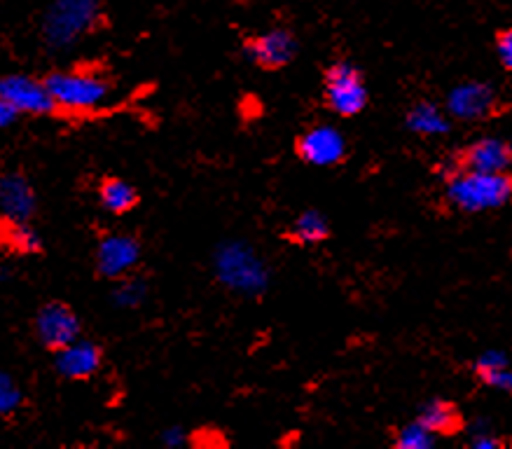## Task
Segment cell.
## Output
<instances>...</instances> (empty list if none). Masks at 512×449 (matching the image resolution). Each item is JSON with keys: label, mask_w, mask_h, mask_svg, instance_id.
I'll return each instance as SVG.
<instances>
[{"label": "cell", "mask_w": 512, "mask_h": 449, "mask_svg": "<svg viewBox=\"0 0 512 449\" xmlns=\"http://www.w3.org/2000/svg\"><path fill=\"white\" fill-rule=\"evenodd\" d=\"M442 178V202L454 213L498 211L512 202V171L480 174V171H445Z\"/></svg>", "instance_id": "cell-1"}, {"label": "cell", "mask_w": 512, "mask_h": 449, "mask_svg": "<svg viewBox=\"0 0 512 449\" xmlns=\"http://www.w3.org/2000/svg\"><path fill=\"white\" fill-rule=\"evenodd\" d=\"M101 0H52L43 15V40L50 50H71L108 26Z\"/></svg>", "instance_id": "cell-2"}, {"label": "cell", "mask_w": 512, "mask_h": 449, "mask_svg": "<svg viewBox=\"0 0 512 449\" xmlns=\"http://www.w3.org/2000/svg\"><path fill=\"white\" fill-rule=\"evenodd\" d=\"M59 113L82 115L94 113L113 94V80L99 68H68V71H54L45 78Z\"/></svg>", "instance_id": "cell-3"}, {"label": "cell", "mask_w": 512, "mask_h": 449, "mask_svg": "<svg viewBox=\"0 0 512 449\" xmlns=\"http://www.w3.org/2000/svg\"><path fill=\"white\" fill-rule=\"evenodd\" d=\"M323 103L344 120L358 117L368 108L370 89L365 73L354 61L337 59L323 71Z\"/></svg>", "instance_id": "cell-4"}, {"label": "cell", "mask_w": 512, "mask_h": 449, "mask_svg": "<svg viewBox=\"0 0 512 449\" xmlns=\"http://www.w3.org/2000/svg\"><path fill=\"white\" fill-rule=\"evenodd\" d=\"M445 110L456 122H489L501 117L508 110L503 94L484 80H463L449 89Z\"/></svg>", "instance_id": "cell-5"}, {"label": "cell", "mask_w": 512, "mask_h": 449, "mask_svg": "<svg viewBox=\"0 0 512 449\" xmlns=\"http://www.w3.org/2000/svg\"><path fill=\"white\" fill-rule=\"evenodd\" d=\"M216 272L220 283L246 295L262 293L269 283L267 265L246 244H227L220 248L216 255Z\"/></svg>", "instance_id": "cell-6"}, {"label": "cell", "mask_w": 512, "mask_h": 449, "mask_svg": "<svg viewBox=\"0 0 512 449\" xmlns=\"http://www.w3.org/2000/svg\"><path fill=\"white\" fill-rule=\"evenodd\" d=\"M445 171H480V174L512 171V141L503 136L475 138L440 164V174Z\"/></svg>", "instance_id": "cell-7"}, {"label": "cell", "mask_w": 512, "mask_h": 449, "mask_svg": "<svg viewBox=\"0 0 512 449\" xmlns=\"http://www.w3.org/2000/svg\"><path fill=\"white\" fill-rule=\"evenodd\" d=\"M295 155L307 167L335 169L349 160V141L335 124L318 122L295 138Z\"/></svg>", "instance_id": "cell-8"}, {"label": "cell", "mask_w": 512, "mask_h": 449, "mask_svg": "<svg viewBox=\"0 0 512 449\" xmlns=\"http://www.w3.org/2000/svg\"><path fill=\"white\" fill-rule=\"evenodd\" d=\"M244 57L258 66L260 71L276 73L293 64L300 52V40L288 26H272V29L246 36L241 43Z\"/></svg>", "instance_id": "cell-9"}, {"label": "cell", "mask_w": 512, "mask_h": 449, "mask_svg": "<svg viewBox=\"0 0 512 449\" xmlns=\"http://www.w3.org/2000/svg\"><path fill=\"white\" fill-rule=\"evenodd\" d=\"M141 260V239L127 232L103 234L94 248V272L106 281H120L124 276L134 274Z\"/></svg>", "instance_id": "cell-10"}, {"label": "cell", "mask_w": 512, "mask_h": 449, "mask_svg": "<svg viewBox=\"0 0 512 449\" xmlns=\"http://www.w3.org/2000/svg\"><path fill=\"white\" fill-rule=\"evenodd\" d=\"M33 330H36V337L40 347L52 351L66 349L68 344L82 337V321L75 309L64 300H52L45 302L43 307L36 312V319H33Z\"/></svg>", "instance_id": "cell-11"}, {"label": "cell", "mask_w": 512, "mask_h": 449, "mask_svg": "<svg viewBox=\"0 0 512 449\" xmlns=\"http://www.w3.org/2000/svg\"><path fill=\"white\" fill-rule=\"evenodd\" d=\"M0 96L10 101L22 115L47 117L59 113L57 103L45 85V78L38 80L24 73L0 75Z\"/></svg>", "instance_id": "cell-12"}, {"label": "cell", "mask_w": 512, "mask_h": 449, "mask_svg": "<svg viewBox=\"0 0 512 449\" xmlns=\"http://www.w3.org/2000/svg\"><path fill=\"white\" fill-rule=\"evenodd\" d=\"M103 361H106V351L101 344L80 337L54 354V370L68 382H87L103 368Z\"/></svg>", "instance_id": "cell-13"}, {"label": "cell", "mask_w": 512, "mask_h": 449, "mask_svg": "<svg viewBox=\"0 0 512 449\" xmlns=\"http://www.w3.org/2000/svg\"><path fill=\"white\" fill-rule=\"evenodd\" d=\"M38 213V197L29 178L22 171L0 176V216L15 223H31Z\"/></svg>", "instance_id": "cell-14"}, {"label": "cell", "mask_w": 512, "mask_h": 449, "mask_svg": "<svg viewBox=\"0 0 512 449\" xmlns=\"http://www.w3.org/2000/svg\"><path fill=\"white\" fill-rule=\"evenodd\" d=\"M417 419L438 438H454L466 431V417L454 400L431 398L419 407Z\"/></svg>", "instance_id": "cell-15"}, {"label": "cell", "mask_w": 512, "mask_h": 449, "mask_svg": "<svg viewBox=\"0 0 512 449\" xmlns=\"http://www.w3.org/2000/svg\"><path fill=\"white\" fill-rule=\"evenodd\" d=\"M452 117L445 110V106L435 103L431 99L414 101L410 108L405 110V127L421 138H435L447 136L452 131Z\"/></svg>", "instance_id": "cell-16"}, {"label": "cell", "mask_w": 512, "mask_h": 449, "mask_svg": "<svg viewBox=\"0 0 512 449\" xmlns=\"http://www.w3.org/2000/svg\"><path fill=\"white\" fill-rule=\"evenodd\" d=\"M470 375H473L477 384L512 396V363L503 351L491 349L477 356L473 365H470Z\"/></svg>", "instance_id": "cell-17"}, {"label": "cell", "mask_w": 512, "mask_h": 449, "mask_svg": "<svg viewBox=\"0 0 512 449\" xmlns=\"http://www.w3.org/2000/svg\"><path fill=\"white\" fill-rule=\"evenodd\" d=\"M96 197H99L103 211L113 213V216H127L141 204V192L136 185L120 176H103L96 183Z\"/></svg>", "instance_id": "cell-18"}, {"label": "cell", "mask_w": 512, "mask_h": 449, "mask_svg": "<svg viewBox=\"0 0 512 449\" xmlns=\"http://www.w3.org/2000/svg\"><path fill=\"white\" fill-rule=\"evenodd\" d=\"M295 246H321L332 237L330 218L318 209H304L283 234Z\"/></svg>", "instance_id": "cell-19"}, {"label": "cell", "mask_w": 512, "mask_h": 449, "mask_svg": "<svg viewBox=\"0 0 512 449\" xmlns=\"http://www.w3.org/2000/svg\"><path fill=\"white\" fill-rule=\"evenodd\" d=\"M3 248L17 255H40L45 251V241L31 223H15V220L8 218Z\"/></svg>", "instance_id": "cell-20"}, {"label": "cell", "mask_w": 512, "mask_h": 449, "mask_svg": "<svg viewBox=\"0 0 512 449\" xmlns=\"http://www.w3.org/2000/svg\"><path fill=\"white\" fill-rule=\"evenodd\" d=\"M438 440V435L428 431L417 417L403 426L393 428L391 433V445L396 449H431Z\"/></svg>", "instance_id": "cell-21"}, {"label": "cell", "mask_w": 512, "mask_h": 449, "mask_svg": "<svg viewBox=\"0 0 512 449\" xmlns=\"http://www.w3.org/2000/svg\"><path fill=\"white\" fill-rule=\"evenodd\" d=\"M117 283V290H115V297H117V305L122 307H136L141 305L143 295H145V288H148V283L143 279H136V272L124 276V279L115 281Z\"/></svg>", "instance_id": "cell-22"}, {"label": "cell", "mask_w": 512, "mask_h": 449, "mask_svg": "<svg viewBox=\"0 0 512 449\" xmlns=\"http://www.w3.org/2000/svg\"><path fill=\"white\" fill-rule=\"evenodd\" d=\"M22 391L15 379H12L8 372L0 370V417H8V414H15L19 407H22Z\"/></svg>", "instance_id": "cell-23"}, {"label": "cell", "mask_w": 512, "mask_h": 449, "mask_svg": "<svg viewBox=\"0 0 512 449\" xmlns=\"http://www.w3.org/2000/svg\"><path fill=\"white\" fill-rule=\"evenodd\" d=\"M510 445H512V438L496 435L494 428H477V433L473 431L468 438V447L473 449H501Z\"/></svg>", "instance_id": "cell-24"}, {"label": "cell", "mask_w": 512, "mask_h": 449, "mask_svg": "<svg viewBox=\"0 0 512 449\" xmlns=\"http://www.w3.org/2000/svg\"><path fill=\"white\" fill-rule=\"evenodd\" d=\"M494 50H496V57H498V64L505 73L512 78V26L508 29H501L494 36Z\"/></svg>", "instance_id": "cell-25"}, {"label": "cell", "mask_w": 512, "mask_h": 449, "mask_svg": "<svg viewBox=\"0 0 512 449\" xmlns=\"http://www.w3.org/2000/svg\"><path fill=\"white\" fill-rule=\"evenodd\" d=\"M19 117H22V113H19V110L12 106L10 101H5L3 96H0V129L12 127V124H15Z\"/></svg>", "instance_id": "cell-26"}, {"label": "cell", "mask_w": 512, "mask_h": 449, "mask_svg": "<svg viewBox=\"0 0 512 449\" xmlns=\"http://www.w3.org/2000/svg\"><path fill=\"white\" fill-rule=\"evenodd\" d=\"M166 445H185V442H188V438H185V433L181 431V428H169V431L164 433V438H162Z\"/></svg>", "instance_id": "cell-27"}, {"label": "cell", "mask_w": 512, "mask_h": 449, "mask_svg": "<svg viewBox=\"0 0 512 449\" xmlns=\"http://www.w3.org/2000/svg\"><path fill=\"white\" fill-rule=\"evenodd\" d=\"M5 225H8V218L0 216V246H3V237H5Z\"/></svg>", "instance_id": "cell-28"}]
</instances>
